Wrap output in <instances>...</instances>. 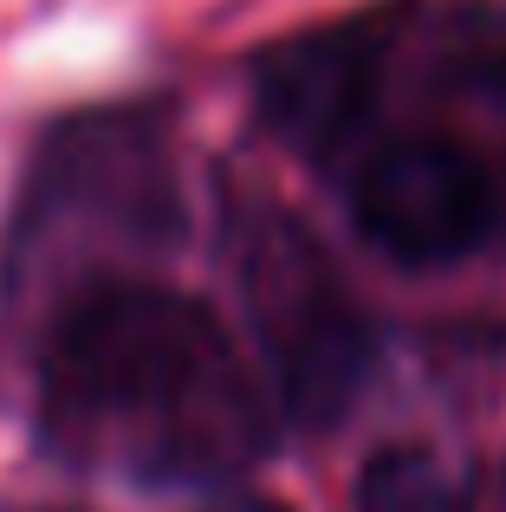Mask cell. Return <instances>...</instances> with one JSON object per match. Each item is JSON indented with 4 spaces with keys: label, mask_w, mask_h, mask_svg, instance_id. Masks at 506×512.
I'll use <instances>...</instances> for the list:
<instances>
[{
    "label": "cell",
    "mask_w": 506,
    "mask_h": 512,
    "mask_svg": "<svg viewBox=\"0 0 506 512\" xmlns=\"http://www.w3.org/2000/svg\"><path fill=\"white\" fill-rule=\"evenodd\" d=\"M357 234L403 266H448L500 227V175L455 137H403L364 156L351 188Z\"/></svg>",
    "instance_id": "obj_3"
},
{
    "label": "cell",
    "mask_w": 506,
    "mask_h": 512,
    "mask_svg": "<svg viewBox=\"0 0 506 512\" xmlns=\"http://www.w3.org/2000/svg\"><path fill=\"white\" fill-rule=\"evenodd\" d=\"M357 512H474V474L429 441H396L364 461Z\"/></svg>",
    "instance_id": "obj_5"
},
{
    "label": "cell",
    "mask_w": 506,
    "mask_h": 512,
    "mask_svg": "<svg viewBox=\"0 0 506 512\" xmlns=\"http://www.w3.org/2000/svg\"><path fill=\"white\" fill-rule=\"evenodd\" d=\"M234 273L286 415L305 428L338 422L370 376V325L325 247L292 214L253 208L234 240Z\"/></svg>",
    "instance_id": "obj_2"
},
{
    "label": "cell",
    "mask_w": 506,
    "mask_h": 512,
    "mask_svg": "<svg viewBox=\"0 0 506 512\" xmlns=\"http://www.w3.org/2000/svg\"><path fill=\"white\" fill-rule=\"evenodd\" d=\"M500 98H506V78H500Z\"/></svg>",
    "instance_id": "obj_7"
},
{
    "label": "cell",
    "mask_w": 506,
    "mask_h": 512,
    "mask_svg": "<svg viewBox=\"0 0 506 512\" xmlns=\"http://www.w3.org/2000/svg\"><path fill=\"white\" fill-rule=\"evenodd\" d=\"M383 39L370 26L305 33L260 65V111L292 150L338 156L377 111Z\"/></svg>",
    "instance_id": "obj_4"
},
{
    "label": "cell",
    "mask_w": 506,
    "mask_h": 512,
    "mask_svg": "<svg viewBox=\"0 0 506 512\" xmlns=\"http://www.w3.org/2000/svg\"><path fill=\"white\" fill-rule=\"evenodd\" d=\"M208 512H286L279 500H221V506H208Z\"/></svg>",
    "instance_id": "obj_6"
},
{
    "label": "cell",
    "mask_w": 506,
    "mask_h": 512,
    "mask_svg": "<svg viewBox=\"0 0 506 512\" xmlns=\"http://www.w3.org/2000/svg\"><path fill=\"white\" fill-rule=\"evenodd\" d=\"M46 441L78 467L150 487H202L260 461L266 396L202 299L169 286H91L65 305L39 363Z\"/></svg>",
    "instance_id": "obj_1"
}]
</instances>
